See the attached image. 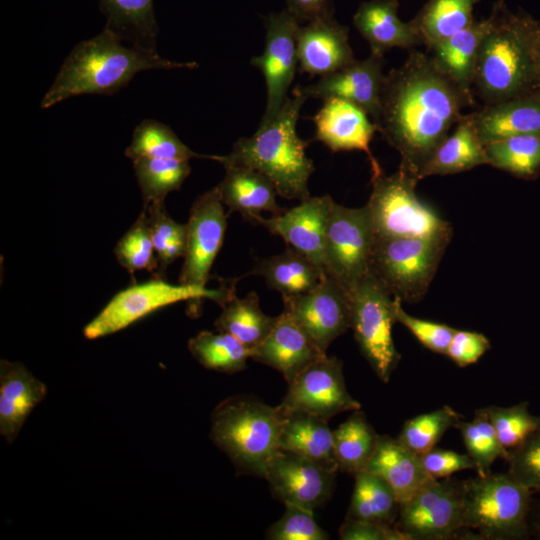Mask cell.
<instances>
[{
	"label": "cell",
	"instance_id": "obj_1",
	"mask_svg": "<svg viewBox=\"0 0 540 540\" xmlns=\"http://www.w3.org/2000/svg\"><path fill=\"white\" fill-rule=\"evenodd\" d=\"M474 97L465 93L428 52L412 51L385 76L378 132L400 156L399 170L419 181L437 147Z\"/></svg>",
	"mask_w": 540,
	"mask_h": 540
},
{
	"label": "cell",
	"instance_id": "obj_2",
	"mask_svg": "<svg viewBox=\"0 0 540 540\" xmlns=\"http://www.w3.org/2000/svg\"><path fill=\"white\" fill-rule=\"evenodd\" d=\"M494 22L477 57L473 93L492 105L537 90L540 23L526 12H511L505 0L493 6Z\"/></svg>",
	"mask_w": 540,
	"mask_h": 540
},
{
	"label": "cell",
	"instance_id": "obj_3",
	"mask_svg": "<svg viewBox=\"0 0 540 540\" xmlns=\"http://www.w3.org/2000/svg\"><path fill=\"white\" fill-rule=\"evenodd\" d=\"M105 27L95 37L77 44L62 64L41 101L47 109L65 99L86 95L113 94L128 85L134 76L152 69H194L196 62H176L156 51L126 45Z\"/></svg>",
	"mask_w": 540,
	"mask_h": 540
},
{
	"label": "cell",
	"instance_id": "obj_4",
	"mask_svg": "<svg viewBox=\"0 0 540 540\" xmlns=\"http://www.w3.org/2000/svg\"><path fill=\"white\" fill-rule=\"evenodd\" d=\"M278 115L268 124L259 125L251 137L237 140L225 156L211 155L225 168L245 166L265 175L285 199L310 197L308 181L315 167L305 153L308 141L296 130L300 110L307 98L295 88Z\"/></svg>",
	"mask_w": 540,
	"mask_h": 540
},
{
	"label": "cell",
	"instance_id": "obj_5",
	"mask_svg": "<svg viewBox=\"0 0 540 540\" xmlns=\"http://www.w3.org/2000/svg\"><path fill=\"white\" fill-rule=\"evenodd\" d=\"M211 439L241 471L264 478L266 467L280 449L283 414L248 396H233L212 413Z\"/></svg>",
	"mask_w": 540,
	"mask_h": 540
},
{
	"label": "cell",
	"instance_id": "obj_6",
	"mask_svg": "<svg viewBox=\"0 0 540 540\" xmlns=\"http://www.w3.org/2000/svg\"><path fill=\"white\" fill-rule=\"evenodd\" d=\"M531 490L508 472L462 482V529L484 539H523L529 535Z\"/></svg>",
	"mask_w": 540,
	"mask_h": 540
},
{
	"label": "cell",
	"instance_id": "obj_7",
	"mask_svg": "<svg viewBox=\"0 0 540 540\" xmlns=\"http://www.w3.org/2000/svg\"><path fill=\"white\" fill-rule=\"evenodd\" d=\"M418 179L398 169L392 175L372 173L366 204L375 238L420 237L450 241L452 228L416 194Z\"/></svg>",
	"mask_w": 540,
	"mask_h": 540
},
{
	"label": "cell",
	"instance_id": "obj_8",
	"mask_svg": "<svg viewBox=\"0 0 540 540\" xmlns=\"http://www.w3.org/2000/svg\"><path fill=\"white\" fill-rule=\"evenodd\" d=\"M450 241L420 237L375 238L370 273L402 302L426 294Z\"/></svg>",
	"mask_w": 540,
	"mask_h": 540
},
{
	"label": "cell",
	"instance_id": "obj_9",
	"mask_svg": "<svg viewBox=\"0 0 540 540\" xmlns=\"http://www.w3.org/2000/svg\"><path fill=\"white\" fill-rule=\"evenodd\" d=\"M234 296V285L209 289L170 284L161 277L133 284L116 293L101 312L84 328L87 339H97L118 332L168 305L190 300L210 299L221 306Z\"/></svg>",
	"mask_w": 540,
	"mask_h": 540
},
{
	"label": "cell",
	"instance_id": "obj_10",
	"mask_svg": "<svg viewBox=\"0 0 540 540\" xmlns=\"http://www.w3.org/2000/svg\"><path fill=\"white\" fill-rule=\"evenodd\" d=\"M349 295L355 340L375 374L387 383L401 360L392 337L397 322L394 297L370 272Z\"/></svg>",
	"mask_w": 540,
	"mask_h": 540
},
{
	"label": "cell",
	"instance_id": "obj_11",
	"mask_svg": "<svg viewBox=\"0 0 540 540\" xmlns=\"http://www.w3.org/2000/svg\"><path fill=\"white\" fill-rule=\"evenodd\" d=\"M374 240L366 205L348 208L333 201L325 237V273L349 292L370 272Z\"/></svg>",
	"mask_w": 540,
	"mask_h": 540
},
{
	"label": "cell",
	"instance_id": "obj_12",
	"mask_svg": "<svg viewBox=\"0 0 540 540\" xmlns=\"http://www.w3.org/2000/svg\"><path fill=\"white\" fill-rule=\"evenodd\" d=\"M395 526L409 540L450 539L462 529V482L430 479L399 504Z\"/></svg>",
	"mask_w": 540,
	"mask_h": 540
},
{
	"label": "cell",
	"instance_id": "obj_13",
	"mask_svg": "<svg viewBox=\"0 0 540 540\" xmlns=\"http://www.w3.org/2000/svg\"><path fill=\"white\" fill-rule=\"evenodd\" d=\"M299 23L287 9L265 18L264 52L251 59V64L262 72L267 88L266 107L260 125L271 122L288 98V89L298 69L296 32Z\"/></svg>",
	"mask_w": 540,
	"mask_h": 540
},
{
	"label": "cell",
	"instance_id": "obj_14",
	"mask_svg": "<svg viewBox=\"0 0 540 540\" xmlns=\"http://www.w3.org/2000/svg\"><path fill=\"white\" fill-rule=\"evenodd\" d=\"M278 407L328 420L338 413L358 410L361 405L346 388L342 362L325 355L288 383L287 393Z\"/></svg>",
	"mask_w": 540,
	"mask_h": 540
},
{
	"label": "cell",
	"instance_id": "obj_15",
	"mask_svg": "<svg viewBox=\"0 0 540 540\" xmlns=\"http://www.w3.org/2000/svg\"><path fill=\"white\" fill-rule=\"evenodd\" d=\"M282 298L284 311L324 352L337 337L351 328L349 292L328 274L312 290Z\"/></svg>",
	"mask_w": 540,
	"mask_h": 540
},
{
	"label": "cell",
	"instance_id": "obj_16",
	"mask_svg": "<svg viewBox=\"0 0 540 540\" xmlns=\"http://www.w3.org/2000/svg\"><path fill=\"white\" fill-rule=\"evenodd\" d=\"M227 216L217 187L194 201L187 223L186 250L179 283L206 287L210 268L223 244Z\"/></svg>",
	"mask_w": 540,
	"mask_h": 540
},
{
	"label": "cell",
	"instance_id": "obj_17",
	"mask_svg": "<svg viewBox=\"0 0 540 540\" xmlns=\"http://www.w3.org/2000/svg\"><path fill=\"white\" fill-rule=\"evenodd\" d=\"M335 474L311 459L279 449L269 461L264 478L276 499L313 512L331 496Z\"/></svg>",
	"mask_w": 540,
	"mask_h": 540
},
{
	"label": "cell",
	"instance_id": "obj_18",
	"mask_svg": "<svg viewBox=\"0 0 540 540\" xmlns=\"http://www.w3.org/2000/svg\"><path fill=\"white\" fill-rule=\"evenodd\" d=\"M384 56L373 53L364 60H355L349 65L321 76L312 85L296 86L295 89L308 98L326 100L340 98L364 109L375 123L380 114L381 95L385 76Z\"/></svg>",
	"mask_w": 540,
	"mask_h": 540
},
{
	"label": "cell",
	"instance_id": "obj_19",
	"mask_svg": "<svg viewBox=\"0 0 540 540\" xmlns=\"http://www.w3.org/2000/svg\"><path fill=\"white\" fill-rule=\"evenodd\" d=\"M333 201L329 195L308 197L269 219L259 215L251 223L260 224L272 234L281 236L288 246L324 270L326 229Z\"/></svg>",
	"mask_w": 540,
	"mask_h": 540
},
{
	"label": "cell",
	"instance_id": "obj_20",
	"mask_svg": "<svg viewBox=\"0 0 540 540\" xmlns=\"http://www.w3.org/2000/svg\"><path fill=\"white\" fill-rule=\"evenodd\" d=\"M312 120L314 140L322 142L332 152L363 151L372 173L382 170L370 151V142L378 128L364 109L344 99L328 98Z\"/></svg>",
	"mask_w": 540,
	"mask_h": 540
},
{
	"label": "cell",
	"instance_id": "obj_21",
	"mask_svg": "<svg viewBox=\"0 0 540 540\" xmlns=\"http://www.w3.org/2000/svg\"><path fill=\"white\" fill-rule=\"evenodd\" d=\"M296 43L299 72L310 76L330 74L356 60L349 43L348 27L333 17L299 26Z\"/></svg>",
	"mask_w": 540,
	"mask_h": 540
},
{
	"label": "cell",
	"instance_id": "obj_22",
	"mask_svg": "<svg viewBox=\"0 0 540 540\" xmlns=\"http://www.w3.org/2000/svg\"><path fill=\"white\" fill-rule=\"evenodd\" d=\"M322 351L292 316L283 311L267 337L252 349L251 359L278 370L291 382L311 363L324 357Z\"/></svg>",
	"mask_w": 540,
	"mask_h": 540
},
{
	"label": "cell",
	"instance_id": "obj_23",
	"mask_svg": "<svg viewBox=\"0 0 540 540\" xmlns=\"http://www.w3.org/2000/svg\"><path fill=\"white\" fill-rule=\"evenodd\" d=\"M46 385L24 364L0 362V434L12 443L31 411L44 400Z\"/></svg>",
	"mask_w": 540,
	"mask_h": 540
},
{
	"label": "cell",
	"instance_id": "obj_24",
	"mask_svg": "<svg viewBox=\"0 0 540 540\" xmlns=\"http://www.w3.org/2000/svg\"><path fill=\"white\" fill-rule=\"evenodd\" d=\"M469 117L484 145L510 136H540V92L484 105Z\"/></svg>",
	"mask_w": 540,
	"mask_h": 540
},
{
	"label": "cell",
	"instance_id": "obj_25",
	"mask_svg": "<svg viewBox=\"0 0 540 540\" xmlns=\"http://www.w3.org/2000/svg\"><path fill=\"white\" fill-rule=\"evenodd\" d=\"M397 0L362 2L353 16V24L368 42L371 53L384 56L393 48L412 49L423 45L412 22L398 16Z\"/></svg>",
	"mask_w": 540,
	"mask_h": 540
},
{
	"label": "cell",
	"instance_id": "obj_26",
	"mask_svg": "<svg viewBox=\"0 0 540 540\" xmlns=\"http://www.w3.org/2000/svg\"><path fill=\"white\" fill-rule=\"evenodd\" d=\"M494 18L492 10L487 18L474 20L465 29L427 49L436 65L470 96L474 95L473 80L479 49Z\"/></svg>",
	"mask_w": 540,
	"mask_h": 540
},
{
	"label": "cell",
	"instance_id": "obj_27",
	"mask_svg": "<svg viewBox=\"0 0 540 540\" xmlns=\"http://www.w3.org/2000/svg\"><path fill=\"white\" fill-rule=\"evenodd\" d=\"M364 471L384 479L393 489L399 504L432 479L424 470L420 455L388 435L378 434L376 448Z\"/></svg>",
	"mask_w": 540,
	"mask_h": 540
},
{
	"label": "cell",
	"instance_id": "obj_28",
	"mask_svg": "<svg viewBox=\"0 0 540 540\" xmlns=\"http://www.w3.org/2000/svg\"><path fill=\"white\" fill-rule=\"evenodd\" d=\"M225 169V177L216 187L229 213L237 211L252 222L262 211L278 215L285 210L276 202V188L265 175L245 166Z\"/></svg>",
	"mask_w": 540,
	"mask_h": 540
},
{
	"label": "cell",
	"instance_id": "obj_29",
	"mask_svg": "<svg viewBox=\"0 0 540 540\" xmlns=\"http://www.w3.org/2000/svg\"><path fill=\"white\" fill-rule=\"evenodd\" d=\"M280 410L283 414L280 449L304 456L336 473L339 467L328 420L301 411Z\"/></svg>",
	"mask_w": 540,
	"mask_h": 540
},
{
	"label": "cell",
	"instance_id": "obj_30",
	"mask_svg": "<svg viewBox=\"0 0 540 540\" xmlns=\"http://www.w3.org/2000/svg\"><path fill=\"white\" fill-rule=\"evenodd\" d=\"M489 165L482 143L469 114L457 122L454 131L437 147L421 172L420 179L434 175H450Z\"/></svg>",
	"mask_w": 540,
	"mask_h": 540
},
{
	"label": "cell",
	"instance_id": "obj_31",
	"mask_svg": "<svg viewBox=\"0 0 540 540\" xmlns=\"http://www.w3.org/2000/svg\"><path fill=\"white\" fill-rule=\"evenodd\" d=\"M325 274L307 256L288 246L281 254L259 260L247 275L261 276L268 288L293 296L315 288Z\"/></svg>",
	"mask_w": 540,
	"mask_h": 540
},
{
	"label": "cell",
	"instance_id": "obj_32",
	"mask_svg": "<svg viewBox=\"0 0 540 540\" xmlns=\"http://www.w3.org/2000/svg\"><path fill=\"white\" fill-rule=\"evenodd\" d=\"M106 26L122 41L137 48L156 51L158 26L153 0H99Z\"/></svg>",
	"mask_w": 540,
	"mask_h": 540
},
{
	"label": "cell",
	"instance_id": "obj_33",
	"mask_svg": "<svg viewBox=\"0 0 540 540\" xmlns=\"http://www.w3.org/2000/svg\"><path fill=\"white\" fill-rule=\"evenodd\" d=\"M480 0H427L411 20L427 49L465 29Z\"/></svg>",
	"mask_w": 540,
	"mask_h": 540
},
{
	"label": "cell",
	"instance_id": "obj_34",
	"mask_svg": "<svg viewBox=\"0 0 540 540\" xmlns=\"http://www.w3.org/2000/svg\"><path fill=\"white\" fill-rule=\"evenodd\" d=\"M222 309L214 323L216 329L231 334L250 349L267 337L277 319L262 311L255 292L244 298L234 295L222 305Z\"/></svg>",
	"mask_w": 540,
	"mask_h": 540
},
{
	"label": "cell",
	"instance_id": "obj_35",
	"mask_svg": "<svg viewBox=\"0 0 540 540\" xmlns=\"http://www.w3.org/2000/svg\"><path fill=\"white\" fill-rule=\"evenodd\" d=\"M378 434L358 410L333 430V448L339 470L349 474L364 471L377 444Z\"/></svg>",
	"mask_w": 540,
	"mask_h": 540
},
{
	"label": "cell",
	"instance_id": "obj_36",
	"mask_svg": "<svg viewBox=\"0 0 540 540\" xmlns=\"http://www.w3.org/2000/svg\"><path fill=\"white\" fill-rule=\"evenodd\" d=\"M354 476L355 485L346 518L395 524L399 501L390 485L378 475L367 471Z\"/></svg>",
	"mask_w": 540,
	"mask_h": 540
},
{
	"label": "cell",
	"instance_id": "obj_37",
	"mask_svg": "<svg viewBox=\"0 0 540 540\" xmlns=\"http://www.w3.org/2000/svg\"><path fill=\"white\" fill-rule=\"evenodd\" d=\"M192 356L205 368L235 373L246 368L252 349L229 333L201 331L188 341Z\"/></svg>",
	"mask_w": 540,
	"mask_h": 540
},
{
	"label": "cell",
	"instance_id": "obj_38",
	"mask_svg": "<svg viewBox=\"0 0 540 540\" xmlns=\"http://www.w3.org/2000/svg\"><path fill=\"white\" fill-rule=\"evenodd\" d=\"M489 165L518 178L532 180L540 173V136L517 135L485 145Z\"/></svg>",
	"mask_w": 540,
	"mask_h": 540
},
{
	"label": "cell",
	"instance_id": "obj_39",
	"mask_svg": "<svg viewBox=\"0 0 540 540\" xmlns=\"http://www.w3.org/2000/svg\"><path fill=\"white\" fill-rule=\"evenodd\" d=\"M144 205L164 202L189 176V160L140 157L132 160Z\"/></svg>",
	"mask_w": 540,
	"mask_h": 540
},
{
	"label": "cell",
	"instance_id": "obj_40",
	"mask_svg": "<svg viewBox=\"0 0 540 540\" xmlns=\"http://www.w3.org/2000/svg\"><path fill=\"white\" fill-rule=\"evenodd\" d=\"M125 156L131 160L148 157L163 159L190 160L191 158H208L211 155H200L186 146L165 124L156 120H143L134 130Z\"/></svg>",
	"mask_w": 540,
	"mask_h": 540
},
{
	"label": "cell",
	"instance_id": "obj_41",
	"mask_svg": "<svg viewBox=\"0 0 540 540\" xmlns=\"http://www.w3.org/2000/svg\"><path fill=\"white\" fill-rule=\"evenodd\" d=\"M468 455L475 463L478 475L490 473L491 465L498 458L508 459L509 451L501 444L489 418L482 410H476L471 421L457 422Z\"/></svg>",
	"mask_w": 540,
	"mask_h": 540
},
{
	"label": "cell",
	"instance_id": "obj_42",
	"mask_svg": "<svg viewBox=\"0 0 540 540\" xmlns=\"http://www.w3.org/2000/svg\"><path fill=\"white\" fill-rule=\"evenodd\" d=\"M459 421L460 414L445 405L405 421L397 439L421 455L434 448L444 433Z\"/></svg>",
	"mask_w": 540,
	"mask_h": 540
},
{
	"label": "cell",
	"instance_id": "obj_43",
	"mask_svg": "<svg viewBox=\"0 0 540 540\" xmlns=\"http://www.w3.org/2000/svg\"><path fill=\"white\" fill-rule=\"evenodd\" d=\"M150 232L147 215L143 209L132 227L115 246V256L122 267L131 274L146 270L156 276L158 259Z\"/></svg>",
	"mask_w": 540,
	"mask_h": 540
},
{
	"label": "cell",
	"instance_id": "obj_44",
	"mask_svg": "<svg viewBox=\"0 0 540 540\" xmlns=\"http://www.w3.org/2000/svg\"><path fill=\"white\" fill-rule=\"evenodd\" d=\"M527 401L510 407L487 406L482 408L492 423L497 436L508 451L521 445L540 430V416L529 412Z\"/></svg>",
	"mask_w": 540,
	"mask_h": 540
},
{
	"label": "cell",
	"instance_id": "obj_45",
	"mask_svg": "<svg viewBox=\"0 0 540 540\" xmlns=\"http://www.w3.org/2000/svg\"><path fill=\"white\" fill-rule=\"evenodd\" d=\"M270 540H326L328 534L316 523L313 512L285 505L283 516L266 533Z\"/></svg>",
	"mask_w": 540,
	"mask_h": 540
},
{
	"label": "cell",
	"instance_id": "obj_46",
	"mask_svg": "<svg viewBox=\"0 0 540 540\" xmlns=\"http://www.w3.org/2000/svg\"><path fill=\"white\" fill-rule=\"evenodd\" d=\"M508 473L529 490L540 491V430L509 451Z\"/></svg>",
	"mask_w": 540,
	"mask_h": 540
},
{
	"label": "cell",
	"instance_id": "obj_47",
	"mask_svg": "<svg viewBox=\"0 0 540 540\" xmlns=\"http://www.w3.org/2000/svg\"><path fill=\"white\" fill-rule=\"evenodd\" d=\"M396 321L404 325L427 349L446 354L457 329L445 324L423 320L406 313L402 301L394 297Z\"/></svg>",
	"mask_w": 540,
	"mask_h": 540
},
{
	"label": "cell",
	"instance_id": "obj_48",
	"mask_svg": "<svg viewBox=\"0 0 540 540\" xmlns=\"http://www.w3.org/2000/svg\"><path fill=\"white\" fill-rule=\"evenodd\" d=\"M152 235L156 256L173 241H187V224L174 221L166 212L164 202H152L144 205Z\"/></svg>",
	"mask_w": 540,
	"mask_h": 540
},
{
	"label": "cell",
	"instance_id": "obj_49",
	"mask_svg": "<svg viewBox=\"0 0 540 540\" xmlns=\"http://www.w3.org/2000/svg\"><path fill=\"white\" fill-rule=\"evenodd\" d=\"M420 460L426 473L434 479L447 478L462 470H476L475 463L468 454L435 447L421 454Z\"/></svg>",
	"mask_w": 540,
	"mask_h": 540
},
{
	"label": "cell",
	"instance_id": "obj_50",
	"mask_svg": "<svg viewBox=\"0 0 540 540\" xmlns=\"http://www.w3.org/2000/svg\"><path fill=\"white\" fill-rule=\"evenodd\" d=\"M489 349L490 341L482 333L457 330L445 355L459 367H466L477 362Z\"/></svg>",
	"mask_w": 540,
	"mask_h": 540
},
{
	"label": "cell",
	"instance_id": "obj_51",
	"mask_svg": "<svg viewBox=\"0 0 540 540\" xmlns=\"http://www.w3.org/2000/svg\"><path fill=\"white\" fill-rule=\"evenodd\" d=\"M342 540H409L395 524L346 518L339 529Z\"/></svg>",
	"mask_w": 540,
	"mask_h": 540
},
{
	"label": "cell",
	"instance_id": "obj_52",
	"mask_svg": "<svg viewBox=\"0 0 540 540\" xmlns=\"http://www.w3.org/2000/svg\"><path fill=\"white\" fill-rule=\"evenodd\" d=\"M287 10L299 22H311L323 18H332L333 0H286Z\"/></svg>",
	"mask_w": 540,
	"mask_h": 540
},
{
	"label": "cell",
	"instance_id": "obj_53",
	"mask_svg": "<svg viewBox=\"0 0 540 540\" xmlns=\"http://www.w3.org/2000/svg\"><path fill=\"white\" fill-rule=\"evenodd\" d=\"M534 531L535 533L537 534V536L540 538V509L538 511V515H537V518L534 522Z\"/></svg>",
	"mask_w": 540,
	"mask_h": 540
},
{
	"label": "cell",
	"instance_id": "obj_54",
	"mask_svg": "<svg viewBox=\"0 0 540 540\" xmlns=\"http://www.w3.org/2000/svg\"><path fill=\"white\" fill-rule=\"evenodd\" d=\"M537 90L540 92V51H539L538 65H537Z\"/></svg>",
	"mask_w": 540,
	"mask_h": 540
}]
</instances>
